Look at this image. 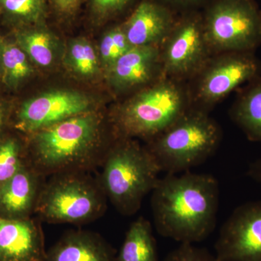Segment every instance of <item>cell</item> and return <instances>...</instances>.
<instances>
[{"instance_id": "1", "label": "cell", "mask_w": 261, "mask_h": 261, "mask_svg": "<svg viewBox=\"0 0 261 261\" xmlns=\"http://www.w3.org/2000/svg\"><path fill=\"white\" fill-rule=\"evenodd\" d=\"M219 185L212 175L184 172L159 178L151 197L158 233L180 243L208 238L216 228Z\"/></svg>"}, {"instance_id": "2", "label": "cell", "mask_w": 261, "mask_h": 261, "mask_svg": "<svg viewBox=\"0 0 261 261\" xmlns=\"http://www.w3.org/2000/svg\"><path fill=\"white\" fill-rule=\"evenodd\" d=\"M103 122L100 115L91 111L32 134L27 164L45 178L101 167L116 142H105Z\"/></svg>"}, {"instance_id": "3", "label": "cell", "mask_w": 261, "mask_h": 261, "mask_svg": "<svg viewBox=\"0 0 261 261\" xmlns=\"http://www.w3.org/2000/svg\"><path fill=\"white\" fill-rule=\"evenodd\" d=\"M191 108L189 89L182 82L163 75L117 108L111 122L118 139L140 137L148 142Z\"/></svg>"}, {"instance_id": "4", "label": "cell", "mask_w": 261, "mask_h": 261, "mask_svg": "<svg viewBox=\"0 0 261 261\" xmlns=\"http://www.w3.org/2000/svg\"><path fill=\"white\" fill-rule=\"evenodd\" d=\"M221 139V127L208 113L191 108L145 147L161 172L178 174L207 161Z\"/></svg>"}, {"instance_id": "5", "label": "cell", "mask_w": 261, "mask_h": 261, "mask_svg": "<svg viewBox=\"0 0 261 261\" xmlns=\"http://www.w3.org/2000/svg\"><path fill=\"white\" fill-rule=\"evenodd\" d=\"M99 176L108 200L123 216L140 210L145 196L152 192L161 173L146 147L133 139L115 142L103 162Z\"/></svg>"}, {"instance_id": "6", "label": "cell", "mask_w": 261, "mask_h": 261, "mask_svg": "<svg viewBox=\"0 0 261 261\" xmlns=\"http://www.w3.org/2000/svg\"><path fill=\"white\" fill-rule=\"evenodd\" d=\"M90 172L62 173L44 180L34 214L49 224L82 225L106 213L108 197Z\"/></svg>"}, {"instance_id": "7", "label": "cell", "mask_w": 261, "mask_h": 261, "mask_svg": "<svg viewBox=\"0 0 261 261\" xmlns=\"http://www.w3.org/2000/svg\"><path fill=\"white\" fill-rule=\"evenodd\" d=\"M202 13L212 55L255 51L261 45L260 8L255 0H212Z\"/></svg>"}, {"instance_id": "8", "label": "cell", "mask_w": 261, "mask_h": 261, "mask_svg": "<svg viewBox=\"0 0 261 261\" xmlns=\"http://www.w3.org/2000/svg\"><path fill=\"white\" fill-rule=\"evenodd\" d=\"M261 75V61L255 51H227L213 55L193 77L192 108L209 113L228 94Z\"/></svg>"}, {"instance_id": "9", "label": "cell", "mask_w": 261, "mask_h": 261, "mask_svg": "<svg viewBox=\"0 0 261 261\" xmlns=\"http://www.w3.org/2000/svg\"><path fill=\"white\" fill-rule=\"evenodd\" d=\"M160 48L165 76L181 82L193 78L213 56L205 39L202 10L179 14Z\"/></svg>"}, {"instance_id": "10", "label": "cell", "mask_w": 261, "mask_h": 261, "mask_svg": "<svg viewBox=\"0 0 261 261\" xmlns=\"http://www.w3.org/2000/svg\"><path fill=\"white\" fill-rule=\"evenodd\" d=\"M214 247L216 261H261V200L236 207Z\"/></svg>"}, {"instance_id": "11", "label": "cell", "mask_w": 261, "mask_h": 261, "mask_svg": "<svg viewBox=\"0 0 261 261\" xmlns=\"http://www.w3.org/2000/svg\"><path fill=\"white\" fill-rule=\"evenodd\" d=\"M91 111H93L92 101L84 94L74 91H51L22 103L15 113L14 126L30 135Z\"/></svg>"}, {"instance_id": "12", "label": "cell", "mask_w": 261, "mask_h": 261, "mask_svg": "<svg viewBox=\"0 0 261 261\" xmlns=\"http://www.w3.org/2000/svg\"><path fill=\"white\" fill-rule=\"evenodd\" d=\"M179 14L159 0H141L122 23L132 47H161Z\"/></svg>"}, {"instance_id": "13", "label": "cell", "mask_w": 261, "mask_h": 261, "mask_svg": "<svg viewBox=\"0 0 261 261\" xmlns=\"http://www.w3.org/2000/svg\"><path fill=\"white\" fill-rule=\"evenodd\" d=\"M108 82L117 91L145 87L163 76L161 48L132 47L106 70Z\"/></svg>"}, {"instance_id": "14", "label": "cell", "mask_w": 261, "mask_h": 261, "mask_svg": "<svg viewBox=\"0 0 261 261\" xmlns=\"http://www.w3.org/2000/svg\"><path fill=\"white\" fill-rule=\"evenodd\" d=\"M46 252L39 222L0 217V261H44Z\"/></svg>"}, {"instance_id": "15", "label": "cell", "mask_w": 261, "mask_h": 261, "mask_svg": "<svg viewBox=\"0 0 261 261\" xmlns=\"http://www.w3.org/2000/svg\"><path fill=\"white\" fill-rule=\"evenodd\" d=\"M46 178L25 164L0 188V217L28 219L36 205Z\"/></svg>"}, {"instance_id": "16", "label": "cell", "mask_w": 261, "mask_h": 261, "mask_svg": "<svg viewBox=\"0 0 261 261\" xmlns=\"http://www.w3.org/2000/svg\"><path fill=\"white\" fill-rule=\"evenodd\" d=\"M44 261H116V252L100 235L71 230L46 252Z\"/></svg>"}, {"instance_id": "17", "label": "cell", "mask_w": 261, "mask_h": 261, "mask_svg": "<svg viewBox=\"0 0 261 261\" xmlns=\"http://www.w3.org/2000/svg\"><path fill=\"white\" fill-rule=\"evenodd\" d=\"M230 117L248 140L261 145V75L239 88Z\"/></svg>"}, {"instance_id": "18", "label": "cell", "mask_w": 261, "mask_h": 261, "mask_svg": "<svg viewBox=\"0 0 261 261\" xmlns=\"http://www.w3.org/2000/svg\"><path fill=\"white\" fill-rule=\"evenodd\" d=\"M116 261H159L155 239L148 220L140 217L130 225Z\"/></svg>"}, {"instance_id": "19", "label": "cell", "mask_w": 261, "mask_h": 261, "mask_svg": "<svg viewBox=\"0 0 261 261\" xmlns=\"http://www.w3.org/2000/svg\"><path fill=\"white\" fill-rule=\"evenodd\" d=\"M15 41L32 63L47 67L53 63L56 45L50 34L44 29L25 27L16 29Z\"/></svg>"}, {"instance_id": "20", "label": "cell", "mask_w": 261, "mask_h": 261, "mask_svg": "<svg viewBox=\"0 0 261 261\" xmlns=\"http://www.w3.org/2000/svg\"><path fill=\"white\" fill-rule=\"evenodd\" d=\"M31 60L16 42H4L0 80L10 89H18L33 72Z\"/></svg>"}, {"instance_id": "21", "label": "cell", "mask_w": 261, "mask_h": 261, "mask_svg": "<svg viewBox=\"0 0 261 261\" xmlns=\"http://www.w3.org/2000/svg\"><path fill=\"white\" fill-rule=\"evenodd\" d=\"M0 15L16 29L42 21L45 0H0Z\"/></svg>"}, {"instance_id": "22", "label": "cell", "mask_w": 261, "mask_h": 261, "mask_svg": "<svg viewBox=\"0 0 261 261\" xmlns=\"http://www.w3.org/2000/svg\"><path fill=\"white\" fill-rule=\"evenodd\" d=\"M20 141L15 137L0 139V188L27 164Z\"/></svg>"}, {"instance_id": "23", "label": "cell", "mask_w": 261, "mask_h": 261, "mask_svg": "<svg viewBox=\"0 0 261 261\" xmlns=\"http://www.w3.org/2000/svg\"><path fill=\"white\" fill-rule=\"evenodd\" d=\"M67 59L70 68L81 76H93L99 69L96 51L86 39H75L70 42Z\"/></svg>"}, {"instance_id": "24", "label": "cell", "mask_w": 261, "mask_h": 261, "mask_svg": "<svg viewBox=\"0 0 261 261\" xmlns=\"http://www.w3.org/2000/svg\"><path fill=\"white\" fill-rule=\"evenodd\" d=\"M132 47L123 31L122 23L115 25L103 35L99 45L101 63L107 70Z\"/></svg>"}, {"instance_id": "25", "label": "cell", "mask_w": 261, "mask_h": 261, "mask_svg": "<svg viewBox=\"0 0 261 261\" xmlns=\"http://www.w3.org/2000/svg\"><path fill=\"white\" fill-rule=\"evenodd\" d=\"M141 0H90L91 13L99 20H110L116 18L128 11L134 10Z\"/></svg>"}, {"instance_id": "26", "label": "cell", "mask_w": 261, "mask_h": 261, "mask_svg": "<svg viewBox=\"0 0 261 261\" xmlns=\"http://www.w3.org/2000/svg\"><path fill=\"white\" fill-rule=\"evenodd\" d=\"M163 261H216V259L207 249L195 247L191 243H181Z\"/></svg>"}, {"instance_id": "27", "label": "cell", "mask_w": 261, "mask_h": 261, "mask_svg": "<svg viewBox=\"0 0 261 261\" xmlns=\"http://www.w3.org/2000/svg\"><path fill=\"white\" fill-rule=\"evenodd\" d=\"M159 1L167 5L178 14H181V13L193 11V10H202L212 0H159Z\"/></svg>"}, {"instance_id": "28", "label": "cell", "mask_w": 261, "mask_h": 261, "mask_svg": "<svg viewBox=\"0 0 261 261\" xmlns=\"http://www.w3.org/2000/svg\"><path fill=\"white\" fill-rule=\"evenodd\" d=\"M57 11L63 15L73 14L83 0H50Z\"/></svg>"}, {"instance_id": "29", "label": "cell", "mask_w": 261, "mask_h": 261, "mask_svg": "<svg viewBox=\"0 0 261 261\" xmlns=\"http://www.w3.org/2000/svg\"><path fill=\"white\" fill-rule=\"evenodd\" d=\"M247 176L261 185V159L256 160L249 165Z\"/></svg>"}, {"instance_id": "30", "label": "cell", "mask_w": 261, "mask_h": 261, "mask_svg": "<svg viewBox=\"0 0 261 261\" xmlns=\"http://www.w3.org/2000/svg\"><path fill=\"white\" fill-rule=\"evenodd\" d=\"M6 123V112H5V108L3 107V104L0 102V139L2 138V133Z\"/></svg>"}, {"instance_id": "31", "label": "cell", "mask_w": 261, "mask_h": 261, "mask_svg": "<svg viewBox=\"0 0 261 261\" xmlns=\"http://www.w3.org/2000/svg\"><path fill=\"white\" fill-rule=\"evenodd\" d=\"M5 40L0 36V78H1V61H2V53H3V44H4Z\"/></svg>"}, {"instance_id": "32", "label": "cell", "mask_w": 261, "mask_h": 261, "mask_svg": "<svg viewBox=\"0 0 261 261\" xmlns=\"http://www.w3.org/2000/svg\"><path fill=\"white\" fill-rule=\"evenodd\" d=\"M260 17H261V9H260Z\"/></svg>"}]
</instances>
